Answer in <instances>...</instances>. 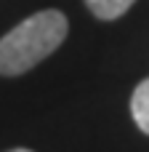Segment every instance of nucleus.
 Instances as JSON below:
<instances>
[{
  "label": "nucleus",
  "instance_id": "7ed1b4c3",
  "mask_svg": "<svg viewBox=\"0 0 149 152\" xmlns=\"http://www.w3.org/2000/svg\"><path fill=\"white\" fill-rule=\"evenodd\" d=\"M136 0H85V5L91 8V13L101 21H115L120 19Z\"/></svg>",
  "mask_w": 149,
  "mask_h": 152
},
{
  "label": "nucleus",
  "instance_id": "f03ea898",
  "mask_svg": "<svg viewBox=\"0 0 149 152\" xmlns=\"http://www.w3.org/2000/svg\"><path fill=\"white\" fill-rule=\"evenodd\" d=\"M131 115H133L136 126L144 134H149V77L136 86V91L131 96Z\"/></svg>",
  "mask_w": 149,
  "mask_h": 152
},
{
  "label": "nucleus",
  "instance_id": "20e7f679",
  "mask_svg": "<svg viewBox=\"0 0 149 152\" xmlns=\"http://www.w3.org/2000/svg\"><path fill=\"white\" fill-rule=\"evenodd\" d=\"M8 152H32V150H24V147H16V150H8Z\"/></svg>",
  "mask_w": 149,
  "mask_h": 152
},
{
  "label": "nucleus",
  "instance_id": "f257e3e1",
  "mask_svg": "<svg viewBox=\"0 0 149 152\" xmlns=\"http://www.w3.org/2000/svg\"><path fill=\"white\" fill-rule=\"evenodd\" d=\"M67 29V16L56 8L37 11L19 21L8 35L0 37V75L13 77L29 72L64 43Z\"/></svg>",
  "mask_w": 149,
  "mask_h": 152
}]
</instances>
